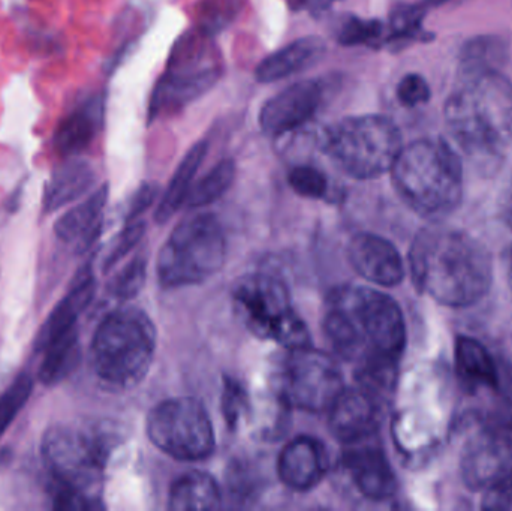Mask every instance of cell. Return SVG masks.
Masks as SVG:
<instances>
[{
	"label": "cell",
	"mask_w": 512,
	"mask_h": 511,
	"mask_svg": "<svg viewBox=\"0 0 512 511\" xmlns=\"http://www.w3.org/2000/svg\"><path fill=\"white\" fill-rule=\"evenodd\" d=\"M95 180L96 173L90 162L77 156L66 158L45 183L42 209L45 213L62 209L66 204L83 197L95 185Z\"/></svg>",
	"instance_id": "obj_22"
},
{
	"label": "cell",
	"mask_w": 512,
	"mask_h": 511,
	"mask_svg": "<svg viewBox=\"0 0 512 511\" xmlns=\"http://www.w3.org/2000/svg\"><path fill=\"white\" fill-rule=\"evenodd\" d=\"M512 468V428L490 426L478 432L462 458V477L472 491H486Z\"/></svg>",
	"instance_id": "obj_12"
},
{
	"label": "cell",
	"mask_w": 512,
	"mask_h": 511,
	"mask_svg": "<svg viewBox=\"0 0 512 511\" xmlns=\"http://www.w3.org/2000/svg\"><path fill=\"white\" fill-rule=\"evenodd\" d=\"M385 402L361 386L343 390L327 411L334 437L345 446L375 438L381 426Z\"/></svg>",
	"instance_id": "obj_15"
},
{
	"label": "cell",
	"mask_w": 512,
	"mask_h": 511,
	"mask_svg": "<svg viewBox=\"0 0 512 511\" xmlns=\"http://www.w3.org/2000/svg\"><path fill=\"white\" fill-rule=\"evenodd\" d=\"M324 333L334 353L357 366L397 365L406 345L405 318L396 300L367 287L331 293Z\"/></svg>",
	"instance_id": "obj_1"
},
{
	"label": "cell",
	"mask_w": 512,
	"mask_h": 511,
	"mask_svg": "<svg viewBox=\"0 0 512 511\" xmlns=\"http://www.w3.org/2000/svg\"><path fill=\"white\" fill-rule=\"evenodd\" d=\"M147 278V258L146 255L140 254L129 261L108 284V293L114 299L126 300L134 299L146 284Z\"/></svg>",
	"instance_id": "obj_31"
},
{
	"label": "cell",
	"mask_w": 512,
	"mask_h": 511,
	"mask_svg": "<svg viewBox=\"0 0 512 511\" xmlns=\"http://www.w3.org/2000/svg\"><path fill=\"white\" fill-rule=\"evenodd\" d=\"M340 0H289L292 11H307L313 17H319Z\"/></svg>",
	"instance_id": "obj_40"
},
{
	"label": "cell",
	"mask_w": 512,
	"mask_h": 511,
	"mask_svg": "<svg viewBox=\"0 0 512 511\" xmlns=\"http://www.w3.org/2000/svg\"><path fill=\"white\" fill-rule=\"evenodd\" d=\"M105 116V96L95 95L78 105L57 123L53 135L54 149L72 158L89 149L96 140Z\"/></svg>",
	"instance_id": "obj_19"
},
{
	"label": "cell",
	"mask_w": 512,
	"mask_h": 511,
	"mask_svg": "<svg viewBox=\"0 0 512 511\" xmlns=\"http://www.w3.org/2000/svg\"><path fill=\"white\" fill-rule=\"evenodd\" d=\"M111 438L110 434L99 428L51 426L42 440L41 453L56 485L93 497V486L98 483L113 447Z\"/></svg>",
	"instance_id": "obj_9"
},
{
	"label": "cell",
	"mask_w": 512,
	"mask_h": 511,
	"mask_svg": "<svg viewBox=\"0 0 512 511\" xmlns=\"http://www.w3.org/2000/svg\"><path fill=\"white\" fill-rule=\"evenodd\" d=\"M508 45L499 36H477L463 45L459 75L501 69L507 60Z\"/></svg>",
	"instance_id": "obj_27"
},
{
	"label": "cell",
	"mask_w": 512,
	"mask_h": 511,
	"mask_svg": "<svg viewBox=\"0 0 512 511\" xmlns=\"http://www.w3.org/2000/svg\"><path fill=\"white\" fill-rule=\"evenodd\" d=\"M233 299L246 326L262 339L288 350L310 345L309 330L292 309L288 290L267 273L245 276L234 285Z\"/></svg>",
	"instance_id": "obj_8"
},
{
	"label": "cell",
	"mask_w": 512,
	"mask_h": 511,
	"mask_svg": "<svg viewBox=\"0 0 512 511\" xmlns=\"http://www.w3.org/2000/svg\"><path fill=\"white\" fill-rule=\"evenodd\" d=\"M318 80L295 81L268 99L259 111V128L267 137H280L309 122L322 101Z\"/></svg>",
	"instance_id": "obj_14"
},
{
	"label": "cell",
	"mask_w": 512,
	"mask_h": 511,
	"mask_svg": "<svg viewBox=\"0 0 512 511\" xmlns=\"http://www.w3.org/2000/svg\"><path fill=\"white\" fill-rule=\"evenodd\" d=\"M322 149L349 177L376 179L391 170L402 152V132L382 114L343 117L325 128Z\"/></svg>",
	"instance_id": "obj_6"
},
{
	"label": "cell",
	"mask_w": 512,
	"mask_h": 511,
	"mask_svg": "<svg viewBox=\"0 0 512 511\" xmlns=\"http://www.w3.org/2000/svg\"><path fill=\"white\" fill-rule=\"evenodd\" d=\"M409 266L415 287L451 308L480 302L492 287L490 252L465 231L442 227L421 231L412 245Z\"/></svg>",
	"instance_id": "obj_2"
},
{
	"label": "cell",
	"mask_w": 512,
	"mask_h": 511,
	"mask_svg": "<svg viewBox=\"0 0 512 511\" xmlns=\"http://www.w3.org/2000/svg\"><path fill=\"white\" fill-rule=\"evenodd\" d=\"M221 503V489L210 474L189 471L171 486V510H216Z\"/></svg>",
	"instance_id": "obj_25"
},
{
	"label": "cell",
	"mask_w": 512,
	"mask_h": 511,
	"mask_svg": "<svg viewBox=\"0 0 512 511\" xmlns=\"http://www.w3.org/2000/svg\"><path fill=\"white\" fill-rule=\"evenodd\" d=\"M225 255L227 243L218 218L212 213L189 216L159 251V282L165 288L201 284L222 269Z\"/></svg>",
	"instance_id": "obj_7"
},
{
	"label": "cell",
	"mask_w": 512,
	"mask_h": 511,
	"mask_svg": "<svg viewBox=\"0 0 512 511\" xmlns=\"http://www.w3.org/2000/svg\"><path fill=\"white\" fill-rule=\"evenodd\" d=\"M325 53H327V44L319 36L297 39L265 57L256 66L255 80L262 84L285 80L297 72L307 71L315 66Z\"/></svg>",
	"instance_id": "obj_21"
},
{
	"label": "cell",
	"mask_w": 512,
	"mask_h": 511,
	"mask_svg": "<svg viewBox=\"0 0 512 511\" xmlns=\"http://www.w3.org/2000/svg\"><path fill=\"white\" fill-rule=\"evenodd\" d=\"M242 0H203L198 8V29L207 36L216 35L240 12Z\"/></svg>",
	"instance_id": "obj_32"
},
{
	"label": "cell",
	"mask_w": 512,
	"mask_h": 511,
	"mask_svg": "<svg viewBox=\"0 0 512 511\" xmlns=\"http://www.w3.org/2000/svg\"><path fill=\"white\" fill-rule=\"evenodd\" d=\"M507 216H508V221H510V224L512 225V189H511L510 198H508Z\"/></svg>",
	"instance_id": "obj_41"
},
{
	"label": "cell",
	"mask_w": 512,
	"mask_h": 511,
	"mask_svg": "<svg viewBox=\"0 0 512 511\" xmlns=\"http://www.w3.org/2000/svg\"><path fill=\"white\" fill-rule=\"evenodd\" d=\"M343 453V467L351 474L352 482L363 497L385 501L397 492V479L390 461L381 447L372 440L349 444Z\"/></svg>",
	"instance_id": "obj_16"
},
{
	"label": "cell",
	"mask_w": 512,
	"mask_h": 511,
	"mask_svg": "<svg viewBox=\"0 0 512 511\" xmlns=\"http://www.w3.org/2000/svg\"><path fill=\"white\" fill-rule=\"evenodd\" d=\"M156 329L146 312L117 309L102 320L93 336L90 360L96 377L114 389H132L152 366Z\"/></svg>",
	"instance_id": "obj_5"
},
{
	"label": "cell",
	"mask_w": 512,
	"mask_h": 511,
	"mask_svg": "<svg viewBox=\"0 0 512 511\" xmlns=\"http://www.w3.org/2000/svg\"><path fill=\"white\" fill-rule=\"evenodd\" d=\"M219 66H188L168 68L159 77L150 95L147 125L159 117H170L206 95L221 78Z\"/></svg>",
	"instance_id": "obj_13"
},
{
	"label": "cell",
	"mask_w": 512,
	"mask_h": 511,
	"mask_svg": "<svg viewBox=\"0 0 512 511\" xmlns=\"http://www.w3.org/2000/svg\"><path fill=\"white\" fill-rule=\"evenodd\" d=\"M483 507L487 510H512V468L495 485L486 489Z\"/></svg>",
	"instance_id": "obj_38"
},
{
	"label": "cell",
	"mask_w": 512,
	"mask_h": 511,
	"mask_svg": "<svg viewBox=\"0 0 512 511\" xmlns=\"http://www.w3.org/2000/svg\"><path fill=\"white\" fill-rule=\"evenodd\" d=\"M343 390L342 371L333 357L310 345L289 350L283 365L282 393L292 407L324 413Z\"/></svg>",
	"instance_id": "obj_11"
},
{
	"label": "cell",
	"mask_w": 512,
	"mask_h": 511,
	"mask_svg": "<svg viewBox=\"0 0 512 511\" xmlns=\"http://www.w3.org/2000/svg\"><path fill=\"white\" fill-rule=\"evenodd\" d=\"M448 2V0H426L424 2V5L426 6H439L442 5V3Z\"/></svg>",
	"instance_id": "obj_42"
},
{
	"label": "cell",
	"mask_w": 512,
	"mask_h": 511,
	"mask_svg": "<svg viewBox=\"0 0 512 511\" xmlns=\"http://www.w3.org/2000/svg\"><path fill=\"white\" fill-rule=\"evenodd\" d=\"M348 258L355 272L373 284L394 287L405 276L402 255L393 243L375 234L361 233L352 237Z\"/></svg>",
	"instance_id": "obj_17"
},
{
	"label": "cell",
	"mask_w": 512,
	"mask_h": 511,
	"mask_svg": "<svg viewBox=\"0 0 512 511\" xmlns=\"http://www.w3.org/2000/svg\"><path fill=\"white\" fill-rule=\"evenodd\" d=\"M327 470V450L312 437H297L286 444L277 461L279 479L292 491H310L324 479Z\"/></svg>",
	"instance_id": "obj_18"
},
{
	"label": "cell",
	"mask_w": 512,
	"mask_h": 511,
	"mask_svg": "<svg viewBox=\"0 0 512 511\" xmlns=\"http://www.w3.org/2000/svg\"><path fill=\"white\" fill-rule=\"evenodd\" d=\"M44 353L38 372L39 381L45 386L62 383L80 363L81 348L77 327L56 339Z\"/></svg>",
	"instance_id": "obj_26"
},
{
	"label": "cell",
	"mask_w": 512,
	"mask_h": 511,
	"mask_svg": "<svg viewBox=\"0 0 512 511\" xmlns=\"http://www.w3.org/2000/svg\"><path fill=\"white\" fill-rule=\"evenodd\" d=\"M159 195V186L156 183H143L135 192L132 197L131 204H129L128 215H126V222L137 221L153 203Z\"/></svg>",
	"instance_id": "obj_39"
},
{
	"label": "cell",
	"mask_w": 512,
	"mask_h": 511,
	"mask_svg": "<svg viewBox=\"0 0 512 511\" xmlns=\"http://www.w3.org/2000/svg\"><path fill=\"white\" fill-rule=\"evenodd\" d=\"M511 278H512V263H511Z\"/></svg>",
	"instance_id": "obj_43"
},
{
	"label": "cell",
	"mask_w": 512,
	"mask_h": 511,
	"mask_svg": "<svg viewBox=\"0 0 512 511\" xmlns=\"http://www.w3.org/2000/svg\"><path fill=\"white\" fill-rule=\"evenodd\" d=\"M108 194H110V188L105 183L83 203L63 213L54 224V233L59 240L72 243L77 252L89 249L101 233L102 215L107 206Z\"/></svg>",
	"instance_id": "obj_20"
},
{
	"label": "cell",
	"mask_w": 512,
	"mask_h": 511,
	"mask_svg": "<svg viewBox=\"0 0 512 511\" xmlns=\"http://www.w3.org/2000/svg\"><path fill=\"white\" fill-rule=\"evenodd\" d=\"M32 390L33 378L24 372L0 395V437L5 434L18 413L26 407Z\"/></svg>",
	"instance_id": "obj_33"
},
{
	"label": "cell",
	"mask_w": 512,
	"mask_h": 511,
	"mask_svg": "<svg viewBox=\"0 0 512 511\" xmlns=\"http://www.w3.org/2000/svg\"><path fill=\"white\" fill-rule=\"evenodd\" d=\"M457 374L469 387L499 386L501 375L487 348L477 339L459 336L454 347Z\"/></svg>",
	"instance_id": "obj_24"
},
{
	"label": "cell",
	"mask_w": 512,
	"mask_h": 511,
	"mask_svg": "<svg viewBox=\"0 0 512 511\" xmlns=\"http://www.w3.org/2000/svg\"><path fill=\"white\" fill-rule=\"evenodd\" d=\"M125 230L120 234L119 239H117L116 245H114L113 251L108 255L107 260H105L104 270H110L111 267L116 266L123 257L129 254L135 246L140 243V240L143 239L144 233H146V225L141 221H132L126 222Z\"/></svg>",
	"instance_id": "obj_37"
},
{
	"label": "cell",
	"mask_w": 512,
	"mask_h": 511,
	"mask_svg": "<svg viewBox=\"0 0 512 511\" xmlns=\"http://www.w3.org/2000/svg\"><path fill=\"white\" fill-rule=\"evenodd\" d=\"M249 398L245 387L234 380V378H225L224 392H222V413H224L225 422L231 429L237 428L240 420L248 414Z\"/></svg>",
	"instance_id": "obj_35"
},
{
	"label": "cell",
	"mask_w": 512,
	"mask_h": 511,
	"mask_svg": "<svg viewBox=\"0 0 512 511\" xmlns=\"http://www.w3.org/2000/svg\"><path fill=\"white\" fill-rule=\"evenodd\" d=\"M444 116L460 150L492 171L512 143V81L501 69L459 75Z\"/></svg>",
	"instance_id": "obj_3"
},
{
	"label": "cell",
	"mask_w": 512,
	"mask_h": 511,
	"mask_svg": "<svg viewBox=\"0 0 512 511\" xmlns=\"http://www.w3.org/2000/svg\"><path fill=\"white\" fill-rule=\"evenodd\" d=\"M385 24L378 18H361L349 15L337 32V42L343 47L369 45L378 48L385 44Z\"/></svg>",
	"instance_id": "obj_30"
},
{
	"label": "cell",
	"mask_w": 512,
	"mask_h": 511,
	"mask_svg": "<svg viewBox=\"0 0 512 511\" xmlns=\"http://www.w3.org/2000/svg\"><path fill=\"white\" fill-rule=\"evenodd\" d=\"M390 173L397 194L418 215L441 218L462 203V159L445 138L403 146Z\"/></svg>",
	"instance_id": "obj_4"
},
{
	"label": "cell",
	"mask_w": 512,
	"mask_h": 511,
	"mask_svg": "<svg viewBox=\"0 0 512 511\" xmlns=\"http://www.w3.org/2000/svg\"><path fill=\"white\" fill-rule=\"evenodd\" d=\"M149 440L177 461H203L215 450V431L204 405L194 398L161 402L147 417Z\"/></svg>",
	"instance_id": "obj_10"
},
{
	"label": "cell",
	"mask_w": 512,
	"mask_h": 511,
	"mask_svg": "<svg viewBox=\"0 0 512 511\" xmlns=\"http://www.w3.org/2000/svg\"><path fill=\"white\" fill-rule=\"evenodd\" d=\"M397 101L405 108H417L432 98V89L423 75L406 74L396 87Z\"/></svg>",
	"instance_id": "obj_36"
},
{
	"label": "cell",
	"mask_w": 512,
	"mask_h": 511,
	"mask_svg": "<svg viewBox=\"0 0 512 511\" xmlns=\"http://www.w3.org/2000/svg\"><path fill=\"white\" fill-rule=\"evenodd\" d=\"M288 183L292 191L310 200H321L328 194V179L318 168L310 165H298L288 174Z\"/></svg>",
	"instance_id": "obj_34"
},
{
	"label": "cell",
	"mask_w": 512,
	"mask_h": 511,
	"mask_svg": "<svg viewBox=\"0 0 512 511\" xmlns=\"http://www.w3.org/2000/svg\"><path fill=\"white\" fill-rule=\"evenodd\" d=\"M427 6L402 3L391 11L385 44H408L426 36L423 21Z\"/></svg>",
	"instance_id": "obj_29"
},
{
	"label": "cell",
	"mask_w": 512,
	"mask_h": 511,
	"mask_svg": "<svg viewBox=\"0 0 512 511\" xmlns=\"http://www.w3.org/2000/svg\"><path fill=\"white\" fill-rule=\"evenodd\" d=\"M236 171V162L233 159H224L216 164L203 179L192 185L185 206L189 209H200L224 197L236 179Z\"/></svg>",
	"instance_id": "obj_28"
},
{
	"label": "cell",
	"mask_w": 512,
	"mask_h": 511,
	"mask_svg": "<svg viewBox=\"0 0 512 511\" xmlns=\"http://www.w3.org/2000/svg\"><path fill=\"white\" fill-rule=\"evenodd\" d=\"M207 152H209V144L204 140L198 141L188 150L159 201L155 213L156 222L165 224L170 221L176 215L177 210L185 204L186 197L194 185V177L197 176L198 170L203 165Z\"/></svg>",
	"instance_id": "obj_23"
}]
</instances>
